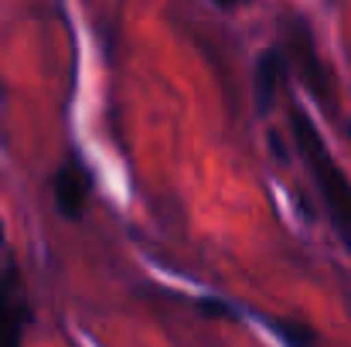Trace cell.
<instances>
[{"mask_svg":"<svg viewBox=\"0 0 351 347\" xmlns=\"http://www.w3.org/2000/svg\"><path fill=\"white\" fill-rule=\"evenodd\" d=\"M252 89H256V106L263 113H269L273 99H276V89H280V79H283V51L276 48H266L256 62V75H252Z\"/></svg>","mask_w":351,"mask_h":347,"instance_id":"3957f363","label":"cell"},{"mask_svg":"<svg viewBox=\"0 0 351 347\" xmlns=\"http://www.w3.org/2000/svg\"><path fill=\"white\" fill-rule=\"evenodd\" d=\"M297 62H300V68H304L307 86L314 89V96H317L321 103H331V82H328V72L321 68L317 51H314V44H311V34L304 38V31L297 34Z\"/></svg>","mask_w":351,"mask_h":347,"instance_id":"277c9868","label":"cell"},{"mask_svg":"<svg viewBox=\"0 0 351 347\" xmlns=\"http://www.w3.org/2000/svg\"><path fill=\"white\" fill-rule=\"evenodd\" d=\"M86 201H89V177L75 160H65L55 170V205L65 218L75 222V218H82Z\"/></svg>","mask_w":351,"mask_h":347,"instance_id":"7a4b0ae2","label":"cell"},{"mask_svg":"<svg viewBox=\"0 0 351 347\" xmlns=\"http://www.w3.org/2000/svg\"><path fill=\"white\" fill-rule=\"evenodd\" d=\"M0 242H3V225H0Z\"/></svg>","mask_w":351,"mask_h":347,"instance_id":"ba28073f","label":"cell"},{"mask_svg":"<svg viewBox=\"0 0 351 347\" xmlns=\"http://www.w3.org/2000/svg\"><path fill=\"white\" fill-rule=\"evenodd\" d=\"M0 347H21V313L7 283H0Z\"/></svg>","mask_w":351,"mask_h":347,"instance_id":"5b68a950","label":"cell"},{"mask_svg":"<svg viewBox=\"0 0 351 347\" xmlns=\"http://www.w3.org/2000/svg\"><path fill=\"white\" fill-rule=\"evenodd\" d=\"M269 327L276 331V337H283L287 347H317V337L311 327L293 324V320H269Z\"/></svg>","mask_w":351,"mask_h":347,"instance_id":"8992f818","label":"cell"},{"mask_svg":"<svg viewBox=\"0 0 351 347\" xmlns=\"http://www.w3.org/2000/svg\"><path fill=\"white\" fill-rule=\"evenodd\" d=\"M290 123H293L297 146L304 150V157L311 164V174H314V181H317V188H321V194H324V201H328V208L335 215V225L351 238V181L345 177V170L335 164V157L328 153L317 126L311 123V116L304 113L300 106L290 110Z\"/></svg>","mask_w":351,"mask_h":347,"instance_id":"6da1fadb","label":"cell"},{"mask_svg":"<svg viewBox=\"0 0 351 347\" xmlns=\"http://www.w3.org/2000/svg\"><path fill=\"white\" fill-rule=\"evenodd\" d=\"M198 310H202V317H215V320H229V317H232L229 303H226V300H215V296L198 300Z\"/></svg>","mask_w":351,"mask_h":347,"instance_id":"52a82bcc","label":"cell"}]
</instances>
